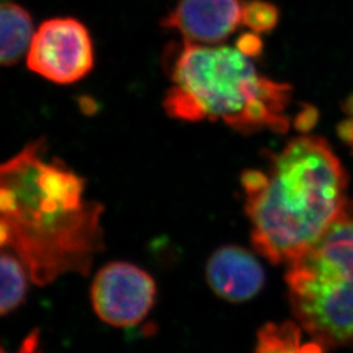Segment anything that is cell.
I'll return each instance as SVG.
<instances>
[{
	"label": "cell",
	"mask_w": 353,
	"mask_h": 353,
	"mask_svg": "<svg viewBox=\"0 0 353 353\" xmlns=\"http://www.w3.org/2000/svg\"><path fill=\"white\" fill-rule=\"evenodd\" d=\"M87 182L34 140L0 166V243L39 287L62 275H88L105 249L101 203Z\"/></svg>",
	"instance_id": "1"
},
{
	"label": "cell",
	"mask_w": 353,
	"mask_h": 353,
	"mask_svg": "<svg viewBox=\"0 0 353 353\" xmlns=\"http://www.w3.org/2000/svg\"><path fill=\"white\" fill-rule=\"evenodd\" d=\"M241 185L254 249L274 265H290L341 214L348 176L326 140L300 137L271 157L265 173L245 170Z\"/></svg>",
	"instance_id": "2"
},
{
	"label": "cell",
	"mask_w": 353,
	"mask_h": 353,
	"mask_svg": "<svg viewBox=\"0 0 353 353\" xmlns=\"http://www.w3.org/2000/svg\"><path fill=\"white\" fill-rule=\"evenodd\" d=\"M165 112L185 122H223L241 134L285 132L292 88L261 75L237 48L186 43L170 71Z\"/></svg>",
	"instance_id": "3"
},
{
	"label": "cell",
	"mask_w": 353,
	"mask_h": 353,
	"mask_svg": "<svg viewBox=\"0 0 353 353\" xmlns=\"http://www.w3.org/2000/svg\"><path fill=\"white\" fill-rule=\"evenodd\" d=\"M299 325L325 348L353 347V202L285 275Z\"/></svg>",
	"instance_id": "4"
},
{
	"label": "cell",
	"mask_w": 353,
	"mask_h": 353,
	"mask_svg": "<svg viewBox=\"0 0 353 353\" xmlns=\"http://www.w3.org/2000/svg\"><path fill=\"white\" fill-rule=\"evenodd\" d=\"M26 65L32 72L59 85L84 79L94 65L87 26L72 17L42 23L26 54Z\"/></svg>",
	"instance_id": "5"
},
{
	"label": "cell",
	"mask_w": 353,
	"mask_h": 353,
	"mask_svg": "<svg viewBox=\"0 0 353 353\" xmlns=\"http://www.w3.org/2000/svg\"><path fill=\"white\" fill-rule=\"evenodd\" d=\"M156 283L151 275L128 262H112L96 274L90 300L96 314L114 327H131L151 312Z\"/></svg>",
	"instance_id": "6"
},
{
	"label": "cell",
	"mask_w": 353,
	"mask_h": 353,
	"mask_svg": "<svg viewBox=\"0 0 353 353\" xmlns=\"http://www.w3.org/2000/svg\"><path fill=\"white\" fill-rule=\"evenodd\" d=\"M242 24L239 0H179L161 21L179 32L186 43L214 46L225 41Z\"/></svg>",
	"instance_id": "7"
},
{
	"label": "cell",
	"mask_w": 353,
	"mask_h": 353,
	"mask_svg": "<svg viewBox=\"0 0 353 353\" xmlns=\"http://www.w3.org/2000/svg\"><path fill=\"white\" fill-rule=\"evenodd\" d=\"M205 278L214 293L229 303H245L265 285V270L246 249L227 245L208 258Z\"/></svg>",
	"instance_id": "8"
},
{
	"label": "cell",
	"mask_w": 353,
	"mask_h": 353,
	"mask_svg": "<svg viewBox=\"0 0 353 353\" xmlns=\"http://www.w3.org/2000/svg\"><path fill=\"white\" fill-rule=\"evenodd\" d=\"M1 51L0 62L4 67H13L28 54L34 37L30 13L16 3L4 1L0 8Z\"/></svg>",
	"instance_id": "9"
},
{
	"label": "cell",
	"mask_w": 353,
	"mask_h": 353,
	"mask_svg": "<svg viewBox=\"0 0 353 353\" xmlns=\"http://www.w3.org/2000/svg\"><path fill=\"white\" fill-rule=\"evenodd\" d=\"M254 353H325L316 341L303 343L301 328L292 322L268 323L259 330Z\"/></svg>",
	"instance_id": "10"
},
{
	"label": "cell",
	"mask_w": 353,
	"mask_h": 353,
	"mask_svg": "<svg viewBox=\"0 0 353 353\" xmlns=\"http://www.w3.org/2000/svg\"><path fill=\"white\" fill-rule=\"evenodd\" d=\"M0 272H1V301L0 310L1 316H7L16 310L24 303L26 296V265L12 252L3 249L0 259Z\"/></svg>",
	"instance_id": "11"
},
{
	"label": "cell",
	"mask_w": 353,
	"mask_h": 353,
	"mask_svg": "<svg viewBox=\"0 0 353 353\" xmlns=\"http://www.w3.org/2000/svg\"><path fill=\"white\" fill-rule=\"evenodd\" d=\"M279 23V10L271 3L254 0L242 6V24L254 33L262 34L275 29Z\"/></svg>",
	"instance_id": "12"
},
{
	"label": "cell",
	"mask_w": 353,
	"mask_h": 353,
	"mask_svg": "<svg viewBox=\"0 0 353 353\" xmlns=\"http://www.w3.org/2000/svg\"><path fill=\"white\" fill-rule=\"evenodd\" d=\"M236 48L246 57H258L263 51V42L258 33H243L236 42Z\"/></svg>",
	"instance_id": "13"
},
{
	"label": "cell",
	"mask_w": 353,
	"mask_h": 353,
	"mask_svg": "<svg viewBox=\"0 0 353 353\" xmlns=\"http://www.w3.org/2000/svg\"><path fill=\"white\" fill-rule=\"evenodd\" d=\"M319 118V113L314 106L306 105L300 110V113L296 115L294 118V127L301 131V132H307L310 131L313 127L316 126Z\"/></svg>",
	"instance_id": "14"
},
{
	"label": "cell",
	"mask_w": 353,
	"mask_h": 353,
	"mask_svg": "<svg viewBox=\"0 0 353 353\" xmlns=\"http://www.w3.org/2000/svg\"><path fill=\"white\" fill-rule=\"evenodd\" d=\"M1 353H7L1 350ZM17 353H42L39 351V330H33L24 341L21 343V347Z\"/></svg>",
	"instance_id": "15"
},
{
	"label": "cell",
	"mask_w": 353,
	"mask_h": 353,
	"mask_svg": "<svg viewBox=\"0 0 353 353\" xmlns=\"http://www.w3.org/2000/svg\"><path fill=\"white\" fill-rule=\"evenodd\" d=\"M338 135L348 147L353 150V118L343 121L338 126Z\"/></svg>",
	"instance_id": "16"
},
{
	"label": "cell",
	"mask_w": 353,
	"mask_h": 353,
	"mask_svg": "<svg viewBox=\"0 0 353 353\" xmlns=\"http://www.w3.org/2000/svg\"><path fill=\"white\" fill-rule=\"evenodd\" d=\"M344 112L353 118V92L344 102Z\"/></svg>",
	"instance_id": "17"
}]
</instances>
